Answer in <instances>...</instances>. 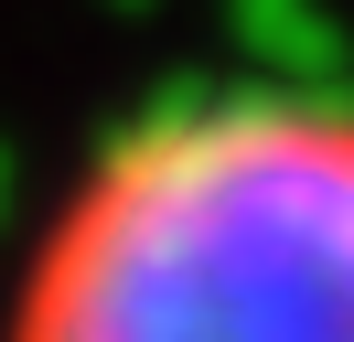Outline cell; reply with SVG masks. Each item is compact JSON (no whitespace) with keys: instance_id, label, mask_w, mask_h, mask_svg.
I'll return each mask as SVG.
<instances>
[{"instance_id":"cell-1","label":"cell","mask_w":354,"mask_h":342,"mask_svg":"<svg viewBox=\"0 0 354 342\" xmlns=\"http://www.w3.org/2000/svg\"><path fill=\"white\" fill-rule=\"evenodd\" d=\"M0 342H354V97L140 107L32 225Z\"/></svg>"}]
</instances>
